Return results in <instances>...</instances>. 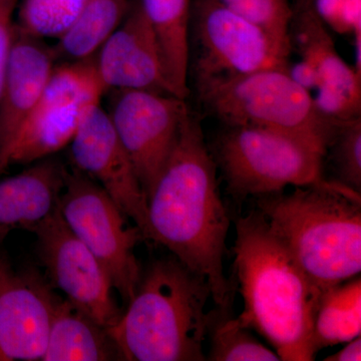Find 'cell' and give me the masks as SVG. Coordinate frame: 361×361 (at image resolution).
Wrapping results in <instances>:
<instances>
[{"instance_id": "cell-1", "label": "cell", "mask_w": 361, "mask_h": 361, "mask_svg": "<svg viewBox=\"0 0 361 361\" xmlns=\"http://www.w3.org/2000/svg\"><path fill=\"white\" fill-rule=\"evenodd\" d=\"M217 170L201 123L189 111L148 197L149 240L205 278L216 306L229 307L235 285L224 270L230 219Z\"/></svg>"}, {"instance_id": "cell-2", "label": "cell", "mask_w": 361, "mask_h": 361, "mask_svg": "<svg viewBox=\"0 0 361 361\" xmlns=\"http://www.w3.org/2000/svg\"><path fill=\"white\" fill-rule=\"evenodd\" d=\"M237 319L264 337L283 361H312L313 324L322 291L305 276L258 211L236 221Z\"/></svg>"}, {"instance_id": "cell-3", "label": "cell", "mask_w": 361, "mask_h": 361, "mask_svg": "<svg viewBox=\"0 0 361 361\" xmlns=\"http://www.w3.org/2000/svg\"><path fill=\"white\" fill-rule=\"evenodd\" d=\"M256 207L319 290L360 275V194L336 183L295 187L258 197Z\"/></svg>"}, {"instance_id": "cell-4", "label": "cell", "mask_w": 361, "mask_h": 361, "mask_svg": "<svg viewBox=\"0 0 361 361\" xmlns=\"http://www.w3.org/2000/svg\"><path fill=\"white\" fill-rule=\"evenodd\" d=\"M210 299L205 278L175 256L157 259L109 330L125 361H204Z\"/></svg>"}, {"instance_id": "cell-5", "label": "cell", "mask_w": 361, "mask_h": 361, "mask_svg": "<svg viewBox=\"0 0 361 361\" xmlns=\"http://www.w3.org/2000/svg\"><path fill=\"white\" fill-rule=\"evenodd\" d=\"M212 156L227 191L236 200L279 193L287 187L336 183L325 179L322 149L281 130L226 126L216 139Z\"/></svg>"}, {"instance_id": "cell-6", "label": "cell", "mask_w": 361, "mask_h": 361, "mask_svg": "<svg viewBox=\"0 0 361 361\" xmlns=\"http://www.w3.org/2000/svg\"><path fill=\"white\" fill-rule=\"evenodd\" d=\"M207 111L225 126H253L281 130L327 148L339 122L316 108L310 92L287 68H267L219 80L196 90Z\"/></svg>"}, {"instance_id": "cell-7", "label": "cell", "mask_w": 361, "mask_h": 361, "mask_svg": "<svg viewBox=\"0 0 361 361\" xmlns=\"http://www.w3.org/2000/svg\"><path fill=\"white\" fill-rule=\"evenodd\" d=\"M59 210L71 231L103 266L116 293L129 303L142 276L135 254L145 240L141 230L130 224L103 188L75 168L66 171Z\"/></svg>"}, {"instance_id": "cell-8", "label": "cell", "mask_w": 361, "mask_h": 361, "mask_svg": "<svg viewBox=\"0 0 361 361\" xmlns=\"http://www.w3.org/2000/svg\"><path fill=\"white\" fill-rule=\"evenodd\" d=\"M106 92L94 56L54 66L39 102L0 161V175L70 146L87 111Z\"/></svg>"}, {"instance_id": "cell-9", "label": "cell", "mask_w": 361, "mask_h": 361, "mask_svg": "<svg viewBox=\"0 0 361 361\" xmlns=\"http://www.w3.org/2000/svg\"><path fill=\"white\" fill-rule=\"evenodd\" d=\"M190 25L196 90L254 71L288 68L291 47L219 0H195Z\"/></svg>"}, {"instance_id": "cell-10", "label": "cell", "mask_w": 361, "mask_h": 361, "mask_svg": "<svg viewBox=\"0 0 361 361\" xmlns=\"http://www.w3.org/2000/svg\"><path fill=\"white\" fill-rule=\"evenodd\" d=\"M45 276L66 299L106 329L120 322L123 310L115 288L96 256L71 231L59 210L32 228Z\"/></svg>"}, {"instance_id": "cell-11", "label": "cell", "mask_w": 361, "mask_h": 361, "mask_svg": "<svg viewBox=\"0 0 361 361\" xmlns=\"http://www.w3.org/2000/svg\"><path fill=\"white\" fill-rule=\"evenodd\" d=\"M110 116L147 197L172 153L189 113L185 99L153 90H111Z\"/></svg>"}, {"instance_id": "cell-12", "label": "cell", "mask_w": 361, "mask_h": 361, "mask_svg": "<svg viewBox=\"0 0 361 361\" xmlns=\"http://www.w3.org/2000/svg\"><path fill=\"white\" fill-rule=\"evenodd\" d=\"M61 299L39 270L16 269L0 252V361L42 360Z\"/></svg>"}, {"instance_id": "cell-13", "label": "cell", "mask_w": 361, "mask_h": 361, "mask_svg": "<svg viewBox=\"0 0 361 361\" xmlns=\"http://www.w3.org/2000/svg\"><path fill=\"white\" fill-rule=\"evenodd\" d=\"M73 168L99 185L149 240L148 197L109 114L92 106L70 144Z\"/></svg>"}, {"instance_id": "cell-14", "label": "cell", "mask_w": 361, "mask_h": 361, "mask_svg": "<svg viewBox=\"0 0 361 361\" xmlns=\"http://www.w3.org/2000/svg\"><path fill=\"white\" fill-rule=\"evenodd\" d=\"M106 92L145 90L175 96L166 75L160 44L140 0L94 54Z\"/></svg>"}, {"instance_id": "cell-15", "label": "cell", "mask_w": 361, "mask_h": 361, "mask_svg": "<svg viewBox=\"0 0 361 361\" xmlns=\"http://www.w3.org/2000/svg\"><path fill=\"white\" fill-rule=\"evenodd\" d=\"M289 35L301 59L314 66L319 77L313 101L320 114L336 122L361 118V75L339 56L312 7L293 14Z\"/></svg>"}, {"instance_id": "cell-16", "label": "cell", "mask_w": 361, "mask_h": 361, "mask_svg": "<svg viewBox=\"0 0 361 361\" xmlns=\"http://www.w3.org/2000/svg\"><path fill=\"white\" fill-rule=\"evenodd\" d=\"M56 54L42 39L14 25L13 42L0 94V161L30 116L56 66Z\"/></svg>"}, {"instance_id": "cell-17", "label": "cell", "mask_w": 361, "mask_h": 361, "mask_svg": "<svg viewBox=\"0 0 361 361\" xmlns=\"http://www.w3.org/2000/svg\"><path fill=\"white\" fill-rule=\"evenodd\" d=\"M66 171L51 156L0 180V246L11 232H30L58 210Z\"/></svg>"}, {"instance_id": "cell-18", "label": "cell", "mask_w": 361, "mask_h": 361, "mask_svg": "<svg viewBox=\"0 0 361 361\" xmlns=\"http://www.w3.org/2000/svg\"><path fill=\"white\" fill-rule=\"evenodd\" d=\"M42 360L125 361L110 330L68 299L56 306Z\"/></svg>"}, {"instance_id": "cell-19", "label": "cell", "mask_w": 361, "mask_h": 361, "mask_svg": "<svg viewBox=\"0 0 361 361\" xmlns=\"http://www.w3.org/2000/svg\"><path fill=\"white\" fill-rule=\"evenodd\" d=\"M156 33L166 75L176 97L186 99L189 94L190 0H140Z\"/></svg>"}, {"instance_id": "cell-20", "label": "cell", "mask_w": 361, "mask_h": 361, "mask_svg": "<svg viewBox=\"0 0 361 361\" xmlns=\"http://www.w3.org/2000/svg\"><path fill=\"white\" fill-rule=\"evenodd\" d=\"M361 336V278H351L322 292L313 324L316 355Z\"/></svg>"}, {"instance_id": "cell-21", "label": "cell", "mask_w": 361, "mask_h": 361, "mask_svg": "<svg viewBox=\"0 0 361 361\" xmlns=\"http://www.w3.org/2000/svg\"><path fill=\"white\" fill-rule=\"evenodd\" d=\"M134 0H87L73 25L52 47L68 61L90 58L125 20Z\"/></svg>"}, {"instance_id": "cell-22", "label": "cell", "mask_w": 361, "mask_h": 361, "mask_svg": "<svg viewBox=\"0 0 361 361\" xmlns=\"http://www.w3.org/2000/svg\"><path fill=\"white\" fill-rule=\"evenodd\" d=\"M208 353L210 361H280L279 355L258 341L231 314V306L210 311L209 315Z\"/></svg>"}, {"instance_id": "cell-23", "label": "cell", "mask_w": 361, "mask_h": 361, "mask_svg": "<svg viewBox=\"0 0 361 361\" xmlns=\"http://www.w3.org/2000/svg\"><path fill=\"white\" fill-rule=\"evenodd\" d=\"M87 0H23L16 28L37 39H59L73 25Z\"/></svg>"}, {"instance_id": "cell-24", "label": "cell", "mask_w": 361, "mask_h": 361, "mask_svg": "<svg viewBox=\"0 0 361 361\" xmlns=\"http://www.w3.org/2000/svg\"><path fill=\"white\" fill-rule=\"evenodd\" d=\"M326 155L336 175L334 182L360 194L361 118L338 123Z\"/></svg>"}, {"instance_id": "cell-25", "label": "cell", "mask_w": 361, "mask_h": 361, "mask_svg": "<svg viewBox=\"0 0 361 361\" xmlns=\"http://www.w3.org/2000/svg\"><path fill=\"white\" fill-rule=\"evenodd\" d=\"M235 13L264 28L282 44L292 47L290 0H219Z\"/></svg>"}, {"instance_id": "cell-26", "label": "cell", "mask_w": 361, "mask_h": 361, "mask_svg": "<svg viewBox=\"0 0 361 361\" xmlns=\"http://www.w3.org/2000/svg\"><path fill=\"white\" fill-rule=\"evenodd\" d=\"M316 16L339 35L361 32V0H313Z\"/></svg>"}, {"instance_id": "cell-27", "label": "cell", "mask_w": 361, "mask_h": 361, "mask_svg": "<svg viewBox=\"0 0 361 361\" xmlns=\"http://www.w3.org/2000/svg\"><path fill=\"white\" fill-rule=\"evenodd\" d=\"M18 0H0V94L13 47V13Z\"/></svg>"}, {"instance_id": "cell-28", "label": "cell", "mask_w": 361, "mask_h": 361, "mask_svg": "<svg viewBox=\"0 0 361 361\" xmlns=\"http://www.w3.org/2000/svg\"><path fill=\"white\" fill-rule=\"evenodd\" d=\"M288 73L297 84L308 92L317 89L319 85V77L314 66L305 59H301L300 61L294 63L293 66H288Z\"/></svg>"}, {"instance_id": "cell-29", "label": "cell", "mask_w": 361, "mask_h": 361, "mask_svg": "<svg viewBox=\"0 0 361 361\" xmlns=\"http://www.w3.org/2000/svg\"><path fill=\"white\" fill-rule=\"evenodd\" d=\"M325 361H360L361 338L356 337L353 341L345 343V346L334 355L327 356Z\"/></svg>"}, {"instance_id": "cell-30", "label": "cell", "mask_w": 361, "mask_h": 361, "mask_svg": "<svg viewBox=\"0 0 361 361\" xmlns=\"http://www.w3.org/2000/svg\"><path fill=\"white\" fill-rule=\"evenodd\" d=\"M313 0H292V9L293 14L301 13L312 7Z\"/></svg>"}]
</instances>
